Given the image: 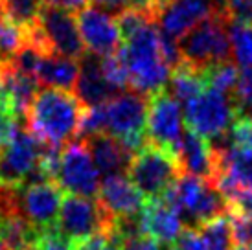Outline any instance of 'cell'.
I'll return each mask as SVG.
<instances>
[{"label":"cell","mask_w":252,"mask_h":250,"mask_svg":"<svg viewBox=\"0 0 252 250\" xmlns=\"http://www.w3.org/2000/svg\"><path fill=\"white\" fill-rule=\"evenodd\" d=\"M85 111L74 92L42 89L26 112V127L44 146L64 147L81 134Z\"/></svg>","instance_id":"obj_1"},{"label":"cell","mask_w":252,"mask_h":250,"mask_svg":"<svg viewBox=\"0 0 252 250\" xmlns=\"http://www.w3.org/2000/svg\"><path fill=\"white\" fill-rule=\"evenodd\" d=\"M122 56L129 70V89L144 96H153L166 89L171 76L162 52V33L155 22H149L124 39Z\"/></svg>","instance_id":"obj_2"},{"label":"cell","mask_w":252,"mask_h":250,"mask_svg":"<svg viewBox=\"0 0 252 250\" xmlns=\"http://www.w3.org/2000/svg\"><path fill=\"white\" fill-rule=\"evenodd\" d=\"M164 199L177 210L186 228H197L214 217L230 214V206L216 184L193 175H182Z\"/></svg>","instance_id":"obj_3"},{"label":"cell","mask_w":252,"mask_h":250,"mask_svg":"<svg viewBox=\"0 0 252 250\" xmlns=\"http://www.w3.org/2000/svg\"><path fill=\"white\" fill-rule=\"evenodd\" d=\"M179 52L184 64L206 72L208 68L230 61V37H228V19L217 7L212 17L179 41Z\"/></svg>","instance_id":"obj_4"},{"label":"cell","mask_w":252,"mask_h":250,"mask_svg":"<svg viewBox=\"0 0 252 250\" xmlns=\"http://www.w3.org/2000/svg\"><path fill=\"white\" fill-rule=\"evenodd\" d=\"M126 175L146 201H153L168 193L169 188L184 173L175 151L147 142L133 156Z\"/></svg>","instance_id":"obj_5"},{"label":"cell","mask_w":252,"mask_h":250,"mask_svg":"<svg viewBox=\"0 0 252 250\" xmlns=\"http://www.w3.org/2000/svg\"><path fill=\"white\" fill-rule=\"evenodd\" d=\"M44 147L28 129L19 127L13 138L0 147V188L17 189L26 184L50 181L41 169Z\"/></svg>","instance_id":"obj_6"},{"label":"cell","mask_w":252,"mask_h":250,"mask_svg":"<svg viewBox=\"0 0 252 250\" xmlns=\"http://www.w3.org/2000/svg\"><path fill=\"white\" fill-rule=\"evenodd\" d=\"M30 41L44 54H59L77 61L87 56L76 15L61 7L42 6L39 21L30 30Z\"/></svg>","instance_id":"obj_7"},{"label":"cell","mask_w":252,"mask_h":250,"mask_svg":"<svg viewBox=\"0 0 252 250\" xmlns=\"http://www.w3.org/2000/svg\"><path fill=\"white\" fill-rule=\"evenodd\" d=\"M149 97L134 91L120 92L103 103L105 132L122 140L127 149L136 155L147 144L146 120Z\"/></svg>","instance_id":"obj_8"},{"label":"cell","mask_w":252,"mask_h":250,"mask_svg":"<svg viewBox=\"0 0 252 250\" xmlns=\"http://www.w3.org/2000/svg\"><path fill=\"white\" fill-rule=\"evenodd\" d=\"M182 111L186 127L208 142L223 136L238 120L234 96L212 87H206Z\"/></svg>","instance_id":"obj_9"},{"label":"cell","mask_w":252,"mask_h":250,"mask_svg":"<svg viewBox=\"0 0 252 250\" xmlns=\"http://www.w3.org/2000/svg\"><path fill=\"white\" fill-rule=\"evenodd\" d=\"M57 228L72 243H77L99 234L111 236L114 230V219L107 214L99 201L70 193L61 202Z\"/></svg>","instance_id":"obj_10"},{"label":"cell","mask_w":252,"mask_h":250,"mask_svg":"<svg viewBox=\"0 0 252 250\" xmlns=\"http://www.w3.org/2000/svg\"><path fill=\"white\" fill-rule=\"evenodd\" d=\"M63 189L56 181H41L26 184L9 191L11 212H17L35 230L57 226V217L63 202Z\"/></svg>","instance_id":"obj_11"},{"label":"cell","mask_w":252,"mask_h":250,"mask_svg":"<svg viewBox=\"0 0 252 250\" xmlns=\"http://www.w3.org/2000/svg\"><path fill=\"white\" fill-rule=\"evenodd\" d=\"M54 181L61 186V189H66L72 195L91 199L98 195L101 186L99 171L85 140H74L61 149L59 167Z\"/></svg>","instance_id":"obj_12"},{"label":"cell","mask_w":252,"mask_h":250,"mask_svg":"<svg viewBox=\"0 0 252 250\" xmlns=\"http://www.w3.org/2000/svg\"><path fill=\"white\" fill-rule=\"evenodd\" d=\"M184 111L166 89L149 96L146 140L149 144L175 151L184 134Z\"/></svg>","instance_id":"obj_13"},{"label":"cell","mask_w":252,"mask_h":250,"mask_svg":"<svg viewBox=\"0 0 252 250\" xmlns=\"http://www.w3.org/2000/svg\"><path fill=\"white\" fill-rule=\"evenodd\" d=\"M76 19L85 50H89V54L103 59L122 50L124 39L120 33L116 15L96 4H89L77 11Z\"/></svg>","instance_id":"obj_14"},{"label":"cell","mask_w":252,"mask_h":250,"mask_svg":"<svg viewBox=\"0 0 252 250\" xmlns=\"http://www.w3.org/2000/svg\"><path fill=\"white\" fill-rule=\"evenodd\" d=\"M216 0H164L155 13V24L164 37L179 42L197 24L217 11Z\"/></svg>","instance_id":"obj_15"},{"label":"cell","mask_w":252,"mask_h":250,"mask_svg":"<svg viewBox=\"0 0 252 250\" xmlns=\"http://www.w3.org/2000/svg\"><path fill=\"white\" fill-rule=\"evenodd\" d=\"M98 201L114 221L138 216L147 202L138 188L124 173L103 177L98 191Z\"/></svg>","instance_id":"obj_16"},{"label":"cell","mask_w":252,"mask_h":250,"mask_svg":"<svg viewBox=\"0 0 252 250\" xmlns=\"http://www.w3.org/2000/svg\"><path fill=\"white\" fill-rule=\"evenodd\" d=\"M175 155L181 162L184 175H193L204 181L216 182L217 171H219V158L208 140H204L203 136L188 129L184 131L181 142L177 144Z\"/></svg>","instance_id":"obj_17"},{"label":"cell","mask_w":252,"mask_h":250,"mask_svg":"<svg viewBox=\"0 0 252 250\" xmlns=\"http://www.w3.org/2000/svg\"><path fill=\"white\" fill-rule=\"evenodd\" d=\"M142 232L155 237L158 243H175L186 230L181 216L164 197L147 201L140 212Z\"/></svg>","instance_id":"obj_18"},{"label":"cell","mask_w":252,"mask_h":250,"mask_svg":"<svg viewBox=\"0 0 252 250\" xmlns=\"http://www.w3.org/2000/svg\"><path fill=\"white\" fill-rule=\"evenodd\" d=\"M74 94L89 109V107H98V105L107 103L120 92L103 76L101 59L89 54L79 59V77L74 87Z\"/></svg>","instance_id":"obj_19"},{"label":"cell","mask_w":252,"mask_h":250,"mask_svg":"<svg viewBox=\"0 0 252 250\" xmlns=\"http://www.w3.org/2000/svg\"><path fill=\"white\" fill-rule=\"evenodd\" d=\"M85 144L91 151L94 164L98 167L99 175L111 177V175H126L127 167L131 164L134 155L127 149V146L122 140L114 138L107 132L87 136Z\"/></svg>","instance_id":"obj_20"},{"label":"cell","mask_w":252,"mask_h":250,"mask_svg":"<svg viewBox=\"0 0 252 250\" xmlns=\"http://www.w3.org/2000/svg\"><path fill=\"white\" fill-rule=\"evenodd\" d=\"M79 77V61L59 54L42 56L35 72L37 83L44 89H61L74 92V87Z\"/></svg>","instance_id":"obj_21"},{"label":"cell","mask_w":252,"mask_h":250,"mask_svg":"<svg viewBox=\"0 0 252 250\" xmlns=\"http://www.w3.org/2000/svg\"><path fill=\"white\" fill-rule=\"evenodd\" d=\"M206 87H208V83H206V72L197 70V68H193V66H189V64L181 62L177 68L171 70V76H169L166 91H168L169 94H171V97L184 109V107H186L191 99H195Z\"/></svg>","instance_id":"obj_22"},{"label":"cell","mask_w":252,"mask_h":250,"mask_svg":"<svg viewBox=\"0 0 252 250\" xmlns=\"http://www.w3.org/2000/svg\"><path fill=\"white\" fill-rule=\"evenodd\" d=\"M39 236L35 230L17 212L0 214V239L7 250H33Z\"/></svg>","instance_id":"obj_23"},{"label":"cell","mask_w":252,"mask_h":250,"mask_svg":"<svg viewBox=\"0 0 252 250\" xmlns=\"http://www.w3.org/2000/svg\"><path fill=\"white\" fill-rule=\"evenodd\" d=\"M193 230L199 232V236L203 237V241L208 245L210 250H234L238 247L230 214L214 217Z\"/></svg>","instance_id":"obj_24"},{"label":"cell","mask_w":252,"mask_h":250,"mask_svg":"<svg viewBox=\"0 0 252 250\" xmlns=\"http://www.w3.org/2000/svg\"><path fill=\"white\" fill-rule=\"evenodd\" d=\"M232 61L239 68H252V26L228 21Z\"/></svg>","instance_id":"obj_25"},{"label":"cell","mask_w":252,"mask_h":250,"mask_svg":"<svg viewBox=\"0 0 252 250\" xmlns=\"http://www.w3.org/2000/svg\"><path fill=\"white\" fill-rule=\"evenodd\" d=\"M41 11V0H0V13L26 30L35 26Z\"/></svg>","instance_id":"obj_26"},{"label":"cell","mask_w":252,"mask_h":250,"mask_svg":"<svg viewBox=\"0 0 252 250\" xmlns=\"http://www.w3.org/2000/svg\"><path fill=\"white\" fill-rule=\"evenodd\" d=\"M30 41V30L22 28L0 13V59H11Z\"/></svg>","instance_id":"obj_27"},{"label":"cell","mask_w":252,"mask_h":250,"mask_svg":"<svg viewBox=\"0 0 252 250\" xmlns=\"http://www.w3.org/2000/svg\"><path fill=\"white\" fill-rule=\"evenodd\" d=\"M238 81H239V70H238V64L234 61L221 62V64H216V66L206 70V83H208V87L224 92V94L234 96Z\"/></svg>","instance_id":"obj_28"},{"label":"cell","mask_w":252,"mask_h":250,"mask_svg":"<svg viewBox=\"0 0 252 250\" xmlns=\"http://www.w3.org/2000/svg\"><path fill=\"white\" fill-rule=\"evenodd\" d=\"M101 72L118 92H126L129 89V70H127L126 59L122 56V50L114 56L101 59Z\"/></svg>","instance_id":"obj_29"},{"label":"cell","mask_w":252,"mask_h":250,"mask_svg":"<svg viewBox=\"0 0 252 250\" xmlns=\"http://www.w3.org/2000/svg\"><path fill=\"white\" fill-rule=\"evenodd\" d=\"M234 101H236V109H238V118L252 120V68H245L239 72Z\"/></svg>","instance_id":"obj_30"},{"label":"cell","mask_w":252,"mask_h":250,"mask_svg":"<svg viewBox=\"0 0 252 250\" xmlns=\"http://www.w3.org/2000/svg\"><path fill=\"white\" fill-rule=\"evenodd\" d=\"M219 9L230 22L252 26V0H221Z\"/></svg>","instance_id":"obj_31"},{"label":"cell","mask_w":252,"mask_h":250,"mask_svg":"<svg viewBox=\"0 0 252 250\" xmlns=\"http://www.w3.org/2000/svg\"><path fill=\"white\" fill-rule=\"evenodd\" d=\"M72 241L68 237L61 234V230L54 226V228L41 230L37 236L35 247L33 250H72Z\"/></svg>","instance_id":"obj_32"},{"label":"cell","mask_w":252,"mask_h":250,"mask_svg":"<svg viewBox=\"0 0 252 250\" xmlns=\"http://www.w3.org/2000/svg\"><path fill=\"white\" fill-rule=\"evenodd\" d=\"M230 216L238 247L252 249V216H243V214H230Z\"/></svg>","instance_id":"obj_33"},{"label":"cell","mask_w":252,"mask_h":250,"mask_svg":"<svg viewBox=\"0 0 252 250\" xmlns=\"http://www.w3.org/2000/svg\"><path fill=\"white\" fill-rule=\"evenodd\" d=\"M175 250H210L208 245L203 241L199 232L193 228H186L181 237L175 241Z\"/></svg>","instance_id":"obj_34"},{"label":"cell","mask_w":252,"mask_h":250,"mask_svg":"<svg viewBox=\"0 0 252 250\" xmlns=\"http://www.w3.org/2000/svg\"><path fill=\"white\" fill-rule=\"evenodd\" d=\"M160 243L155 237L147 234H138V236L127 237L122 241V250H158Z\"/></svg>","instance_id":"obj_35"},{"label":"cell","mask_w":252,"mask_h":250,"mask_svg":"<svg viewBox=\"0 0 252 250\" xmlns=\"http://www.w3.org/2000/svg\"><path fill=\"white\" fill-rule=\"evenodd\" d=\"M107 241H109V236L107 234H99V236L89 237V239L74 243L72 245V250H103Z\"/></svg>","instance_id":"obj_36"},{"label":"cell","mask_w":252,"mask_h":250,"mask_svg":"<svg viewBox=\"0 0 252 250\" xmlns=\"http://www.w3.org/2000/svg\"><path fill=\"white\" fill-rule=\"evenodd\" d=\"M44 6H52V7H61V9H68V11H79L83 9L85 6L91 4V0H41Z\"/></svg>","instance_id":"obj_37"},{"label":"cell","mask_w":252,"mask_h":250,"mask_svg":"<svg viewBox=\"0 0 252 250\" xmlns=\"http://www.w3.org/2000/svg\"><path fill=\"white\" fill-rule=\"evenodd\" d=\"M91 4H96V6L103 7L107 11H122L126 7V0H91Z\"/></svg>","instance_id":"obj_38"},{"label":"cell","mask_w":252,"mask_h":250,"mask_svg":"<svg viewBox=\"0 0 252 250\" xmlns=\"http://www.w3.org/2000/svg\"><path fill=\"white\" fill-rule=\"evenodd\" d=\"M234 250H252V249H249V247H236Z\"/></svg>","instance_id":"obj_39"},{"label":"cell","mask_w":252,"mask_h":250,"mask_svg":"<svg viewBox=\"0 0 252 250\" xmlns=\"http://www.w3.org/2000/svg\"><path fill=\"white\" fill-rule=\"evenodd\" d=\"M0 250H7V247L4 243H2V239H0Z\"/></svg>","instance_id":"obj_40"}]
</instances>
